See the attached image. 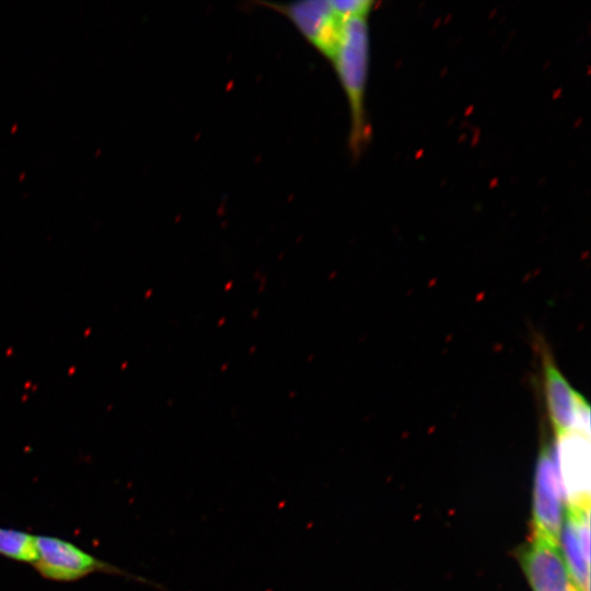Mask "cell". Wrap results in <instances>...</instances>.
I'll return each mask as SVG.
<instances>
[{"label":"cell","instance_id":"6da1fadb","mask_svg":"<svg viewBox=\"0 0 591 591\" xmlns=\"http://www.w3.org/2000/svg\"><path fill=\"white\" fill-rule=\"evenodd\" d=\"M368 15L344 23L341 37L331 60L345 91L351 117L350 144L357 154L370 134L366 120L364 96L369 67Z\"/></svg>","mask_w":591,"mask_h":591},{"label":"cell","instance_id":"7a4b0ae2","mask_svg":"<svg viewBox=\"0 0 591 591\" xmlns=\"http://www.w3.org/2000/svg\"><path fill=\"white\" fill-rule=\"evenodd\" d=\"M543 395L549 422L560 437L571 432L589 436L590 408L581 394L569 384L544 339H537Z\"/></svg>","mask_w":591,"mask_h":591},{"label":"cell","instance_id":"3957f363","mask_svg":"<svg viewBox=\"0 0 591 591\" xmlns=\"http://www.w3.org/2000/svg\"><path fill=\"white\" fill-rule=\"evenodd\" d=\"M37 558L35 570L45 579L57 582H73L94 572L121 576L149 582L124 569L83 551L76 544L50 535H36Z\"/></svg>","mask_w":591,"mask_h":591},{"label":"cell","instance_id":"277c9868","mask_svg":"<svg viewBox=\"0 0 591 591\" xmlns=\"http://www.w3.org/2000/svg\"><path fill=\"white\" fill-rule=\"evenodd\" d=\"M262 4L285 15L320 54L332 60L347 20L334 8L332 0Z\"/></svg>","mask_w":591,"mask_h":591},{"label":"cell","instance_id":"5b68a950","mask_svg":"<svg viewBox=\"0 0 591 591\" xmlns=\"http://www.w3.org/2000/svg\"><path fill=\"white\" fill-rule=\"evenodd\" d=\"M553 459L568 510L590 507L589 436L571 432L556 437Z\"/></svg>","mask_w":591,"mask_h":591},{"label":"cell","instance_id":"8992f818","mask_svg":"<svg viewBox=\"0 0 591 591\" xmlns=\"http://www.w3.org/2000/svg\"><path fill=\"white\" fill-rule=\"evenodd\" d=\"M564 503L553 445H547L540 453L534 476L533 517L536 533L558 542L564 522Z\"/></svg>","mask_w":591,"mask_h":591},{"label":"cell","instance_id":"52a82bcc","mask_svg":"<svg viewBox=\"0 0 591 591\" xmlns=\"http://www.w3.org/2000/svg\"><path fill=\"white\" fill-rule=\"evenodd\" d=\"M523 568L533 591H578L573 584L559 543L540 533L523 555Z\"/></svg>","mask_w":591,"mask_h":591},{"label":"cell","instance_id":"ba28073f","mask_svg":"<svg viewBox=\"0 0 591 591\" xmlns=\"http://www.w3.org/2000/svg\"><path fill=\"white\" fill-rule=\"evenodd\" d=\"M563 558L578 591H589V564L580 546L575 523L567 512L558 536Z\"/></svg>","mask_w":591,"mask_h":591},{"label":"cell","instance_id":"9c48e42d","mask_svg":"<svg viewBox=\"0 0 591 591\" xmlns=\"http://www.w3.org/2000/svg\"><path fill=\"white\" fill-rule=\"evenodd\" d=\"M0 555L14 561L33 565L37 558L36 535L0 528Z\"/></svg>","mask_w":591,"mask_h":591}]
</instances>
